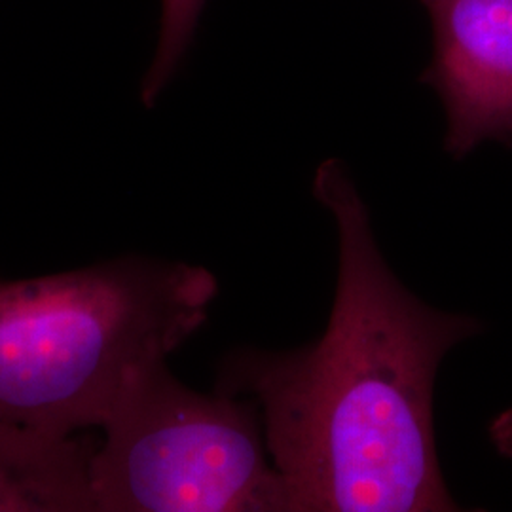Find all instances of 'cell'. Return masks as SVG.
Returning a JSON list of instances; mask_svg holds the SVG:
<instances>
[{
    "label": "cell",
    "mask_w": 512,
    "mask_h": 512,
    "mask_svg": "<svg viewBox=\"0 0 512 512\" xmlns=\"http://www.w3.org/2000/svg\"><path fill=\"white\" fill-rule=\"evenodd\" d=\"M313 196L338 230L327 330L291 351L226 355L217 391L256 404L291 512L458 511L437 456L435 382L482 323L404 287L340 160L319 165Z\"/></svg>",
    "instance_id": "cell-1"
},
{
    "label": "cell",
    "mask_w": 512,
    "mask_h": 512,
    "mask_svg": "<svg viewBox=\"0 0 512 512\" xmlns=\"http://www.w3.org/2000/svg\"><path fill=\"white\" fill-rule=\"evenodd\" d=\"M202 266L128 256L0 283V425L40 439L103 429L129 380L202 329Z\"/></svg>",
    "instance_id": "cell-2"
},
{
    "label": "cell",
    "mask_w": 512,
    "mask_h": 512,
    "mask_svg": "<svg viewBox=\"0 0 512 512\" xmlns=\"http://www.w3.org/2000/svg\"><path fill=\"white\" fill-rule=\"evenodd\" d=\"M103 433L93 512H291L256 404L194 391L167 361L129 380Z\"/></svg>",
    "instance_id": "cell-3"
},
{
    "label": "cell",
    "mask_w": 512,
    "mask_h": 512,
    "mask_svg": "<svg viewBox=\"0 0 512 512\" xmlns=\"http://www.w3.org/2000/svg\"><path fill=\"white\" fill-rule=\"evenodd\" d=\"M433 27L421 82L439 95L446 152L512 145V0H420Z\"/></svg>",
    "instance_id": "cell-4"
},
{
    "label": "cell",
    "mask_w": 512,
    "mask_h": 512,
    "mask_svg": "<svg viewBox=\"0 0 512 512\" xmlns=\"http://www.w3.org/2000/svg\"><path fill=\"white\" fill-rule=\"evenodd\" d=\"M86 435L40 439L0 425V512H93Z\"/></svg>",
    "instance_id": "cell-5"
},
{
    "label": "cell",
    "mask_w": 512,
    "mask_h": 512,
    "mask_svg": "<svg viewBox=\"0 0 512 512\" xmlns=\"http://www.w3.org/2000/svg\"><path fill=\"white\" fill-rule=\"evenodd\" d=\"M205 0H162L160 37L152 65L145 76L143 99L152 105L175 73L194 37Z\"/></svg>",
    "instance_id": "cell-6"
},
{
    "label": "cell",
    "mask_w": 512,
    "mask_h": 512,
    "mask_svg": "<svg viewBox=\"0 0 512 512\" xmlns=\"http://www.w3.org/2000/svg\"><path fill=\"white\" fill-rule=\"evenodd\" d=\"M490 440L503 458L512 459V408L501 412L490 425Z\"/></svg>",
    "instance_id": "cell-7"
}]
</instances>
